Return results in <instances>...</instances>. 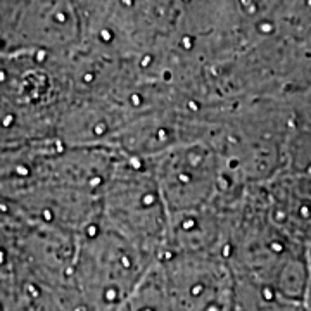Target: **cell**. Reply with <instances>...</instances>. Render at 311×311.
<instances>
[{
    "instance_id": "3957f363",
    "label": "cell",
    "mask_w": 311,
    "mask_h": 311,
    "mask_svg": "<svg viewBox=\"0 0 311 311\" xmlns=\"http://www.w3.org/2000/svg\"><path fill=\"white\" fill-rule=\"evenodd\" d=\"M57 21H66V16H64V12H57Z\"/></svg>"
},
{
    "instance_id": "5b68a950",
    "label": "cell",
    "mask_w": 311,
    "mask_h": 311,
    "mask_svg": "<svg viewBox=\"0 0 311 311\" xmlns=\"http://www.w3.org/2000/svg\"><path fill=\"white\" fill-rule=\"evenodd\" d=\"M121 2H123L124 5H130V4H131V0H121Z\"/></svg>"
},
{
    "instance_id": "277c9868",
    "label": "cell",
    "mask_w": 311,
    "mask_h": 311,
    "mask_svg": "<svg viewBox=\"0 0 311 311\" xmlns=\"http://www.w3.org/2000/svg\"><path fill=\"white\" fill-rule=\"evenodd\" d=\"M261 30H263V31H271V24H263V26H261Z\"/></svg>"
},
{
    "instance_id": "6da1fadb",
    "label": "cell",
    "mask_w": 311,
    "mask_h": 311,
    "mask_svg": "<svg viewBox=\"0 0 311 311\" xmlns=\"http://www.w3.org/2000/svg\"><path fill=\"white\" fill-rule=\"evenodd\" d=\"M183 47L190 48V47H192V40H190V38H183Z\"/></svg>"
},
{
    "instance_id": "7a4b0ae2",
    "label": "cell",
    "mask_w": 311,
    "mask_h": 311,
    "mask_svg": "<svg viewBox=\"0 0 311 311\" xmlns=\"http://www.w3.org/2000/svg\"><path fill=\"white\" fill-rule=\"evenodd\" d=\"M100 37H102V40H109V38H111V33H109V31H102Z\"/></svg>"
}]
</instances>
